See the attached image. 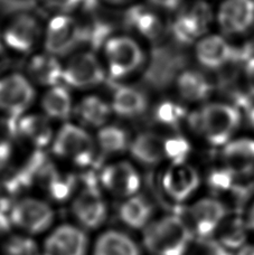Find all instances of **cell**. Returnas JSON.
<instances>
[{"mask_svg":"<svg viewBox=\"0 0 254 255\" xmlns=\"http://www.w3.org/2000/svg\"><path fill=\"white\" fill-rule=\"evenodd\" d=\"M186 124L193 133L206 144L223 148L232 140L242 125V113L233 103L206 102L188 113Z\"/></svg>","mask_w":254,"mask_h":255,"instance_id":"obj_1","label":"cell"},{"mask_svg":"<svg viewBox=\"0 0 254 255\" xmlns=\"http://www.w3.org/2000/svg\"><path fill=\"white\" fill-rule=\"evenodd\" d=\"M194 241L187 223L178 214L153 218L142 232L143 247L151 255H190Z\"/></svg>","mask_w":254,"mask_h":255,"instance_id":"obj_2","label":"cell"},{"mask_svg":"<svg viewBox=\"0 0 254 255\" xmlns=\"http://www.w3.org/2000/svg\"><path fill=\"white\" fill-rule=\"evenodd\" d=\"M230 214L225 200L210 194L195 198L186 205L185 214L181 216L192 231L194 239L205 243L214 239Z\"/></svg>","mask_w":254,"mask_h":255,"instance_id":"obj_3","label":"cell"},{"mask_svg":"<svg viewBox=\"0 0 254 255\" xmlns=\"http://www.w3.org/2000/svg\"><path fill=\"white\" fill-rule=\"evenodd\" d=\"M165 198L176 206H186L195 198L203 185L202 174L192 163H169L159 179Z\"/></svg>","mask_w":254,"mask_h":255,"instance_id":"obj_4","label":"cell"},{"mask_svg":"<svg viewBox=\"0 0 254 255\" xmlns=\"http://www.w3.org/2000/svg\"><path fill=\"white\" fill-rule=\"evenodd\" d=\"M214 19L210 4L204 0H195L179 11L172 21V37L181 45L195 44L207 34Z\"/></svg>","mask_w":254,"mask_h":255,"instance_id":"obj_5","label":"cell"},{"mask_svg":"<svg viewBox=\"0 0 254 255\" xmlns=\"http://www.w3.org/2000/svg\"><path fill=\"white\" fill-rule=\"evenodd\" d=\"M104 55L110 76L116 80L132 74L144 62V53L141 46L134 39L127 36H117L106 40Z\"/></svg>","mask_w":254,"mask_h":255,"instance_id":"obj_6","label":"cell"},{"mask_svg":"<svg viewBox=\"0 0 254 255\" xmlns=\"http://www.w3.org/2000/svg\"><path fill=\"white\" fill-rule=\"evenodd\" d=\"M94 141L82 128L67 124L63 126L53 141V151L75 165L89 166L94 157Z\"/></svg>","mask_w":254,"mask_h":255,"instance_id":"obj_7","label":"cell"},{"mask_svg":"<svg viewBox=\"0 0 254 255\" xmlns=\"http://www.w3.org/2000/svg\"><path fill=\"white\" fill-rule=\"evenodd\" d=\"M84 42L83 27L67 13H60L48 22L45 33V47L53 56H62Z\"/></svg>","mask_w":254,"mask_h":255,"instance_id":"obj_8","label":"cell"},{"mask_svg":"<svg viewBox=\"0 0 254 255\" xmlns=\"http://www.w3.org/2000/svg\"><path fill=\"white\" fill-rule=\"evenodd\" d=\"M12 225L29 234L48 230L54 221V211L47 203L37 198H24L12 205Z\"/></svg>","mask_w":254,"mask_h":255,"instance_id":"obj_9","label":"cell"},{"mask_svg":"<svg viewBox=\"0 0 254 255\" xmlns=\"http://www.w3.org/2000/svg\"><path fill=\"white\" fill-rule=\"evenodd\" d=\"M215 19L223 35L246 34L254 26V0H223Z\"/></svg>","mask_w":254,"mask_h":255,"instance_id":"obj_10","label":"cell"},{"mask_svg":"<svg viewBox=\"0 0 254 255\" xmlns=\"http://www.w3.org/2000/svg\"><path fill=\"white\" fill-rule=\"evenodd\" d=\"M35 91L25 76L10 74L0 77V110L10 118H19L34 101Z\"/></svg>","mask_w":254,"mask_h":255,"instance_id":"obj_11","label":"cell"},{"mask_svg":"<svg viewBox=\"0 0 254 255\" xmlns=\"http://www.w3.org/2000/svg\"><path fill=\"white\" fill-rule=\"evenodd\" d=\"M72 212L80 224L86 229H98L106 222L107 204L97 185L86 180L84 188L72 203Z\"/></svg>","mask_w":254,"mask_h":255,"instance_id":"obj_12","label":"cell"},{"mask_svg":"<svg viewBox=\"0 0 254 255\" xmlns=\"http://www.w3.org/2000/svg\"><path fill=\"white\" fill-rule=\"evenodd\" d=\"M104 71L94 54L82 52L75 54L63 68V80L76 89H88L101 84Z\"/></svg>","mask_w":254,"mask_h":255,"instance_id":"obj_13","label":"cell"},{"mask_svg":"<svg viewBox=\"0 0 254 255\" xmlns=\"http://www.w3.org/2000/svg\"><path fill=\"white\" fill-rule=\"evenodd\" d=\"M194 57L202 67L216 71L237 57V52L224 36L206 34L194 44Z\"/></svg>","mask_w":254,"mask_h":255,"instance_id":"obj_14","label":"cell"},{"mask_svg":"<svg viewBox=\"0 0 254 255\" xmlns=\"http://www.w3.org/2000/svg\"><path fill=\"white\" fill-rule=\"evenodd\" d=\"M100 180L109 193L126 199L137 195L141 187V177L138 170L127 161L107 166L101 172Z\"/></svg>","mask_w":254,"mask_h":255,"instance_id":"obj_15","label":"cell"},{"mask_svg":"<svg viewBox=\"0 0 254 255\" xmlns=\"http://www.w3.org/2000/svg\"><path fill=\"white\" fill-rule=\"evenodd\" d=\"M89 240L85 232L74 225L58 226L45 240L43 255H86Z\"/></svg>","mask_w":254,"mask_h":255,"instance_id":"obj_16","label":"cell"},{"mask_svg":"<svg viewBox=\"0 0 254 255\" xmlns=\"http://www.w3.org/2000/svg\"><path fill=\"white\" fill-rule=\"evenodd\" d=\"M222 163L230 168L240 179L254 175V138L234 136L222 148Z\"/></svg>","mask_w":254,"mask_h":255,"instance_id":"obj_17","label":"cell"},{"mask_svg":"<svg viewBox=\"0 0 254 255\" xmlns=\"http://www.w3.org/2000/svg\"><path fill=\"white\" fill-rule=\"evenodd\" d=\"M40 37V25L30 13H18L9 21L3 31V40L9 48L27 53L33 49Z\"/></svg>","mask_w":254,"mask_h":255,"instance_id":"obj_18","label":"cell"},{"mask_svg":"<svg viewBox=\"0 0 254 255\" xmlns=\"http://www.w3.org/2000/svg\"><path fill=\"white\" fill-rule=\"evenodd\" d=\"M175 89L181 101L196 104L208 100L214 91V85L201 71L187 68L176 76Z\"/></svg>","mask_w":254,"mask_h":255,"instance_id":"obj_19","label":"cell"},{"mask_svg":"<svg viewBox=\"0 0 254 255\" xmlns=\"http://www.w3.org/2000/svg\"><path fill=\"white\" fill-rule=\"evenodd\" d=\"M251 240L252 236L242 214L231 213L211 241L229 254L237 255Z\"/></svg>","mask_w":254,"mask_h":255,"instance_id":"obj_20","label":"cell"},{"mask_svg":"<svg viewBox=\"0 0 254 255\" xmlns=\"http://www.w3.org/2000/svg\"><path fill=\"white\" fill-rule=\"evenodd\" d=\"M135 160L147 166H155L165 160V138L155 132H142L129 145Z\"/></svg>","mask_w":254,"mask_h":255,"instance_id":"obj_21","label":"cell"},{"mask_svg":"<svg viewBox=\"0 0 254 255\" xmlns=\"http://www.w3.org/2000/svg\"><path fill=\"white\" fill-rule=\"evenodd\" d=\"M155 209L151 202L141 195L127 198L119 209L121 222L130 229L144 230L153 221Z\"/></svg>","mask_w":254,"mask_h":255,"instance_id":"obj_22","label":"cell"},{"mask_svg":"<svg viewBox=\"0 0 254 255\" xmlns=\"http://www.w3.org/2000/svg\"><path fill=\"white\" fill-rule=\"evenodd\" d=\"M127 25L149 40H158L165 31L164 21L151 9L135 6L126 15Z\"/></svg>","mask_w":254,"mask_h":255,"instance_id":"obj_23","label":"cell"},{"mask_svg":"<svg viewBox=\"0 0 254 255\" xmlns=\"http://www.w3.org/2000/svg\"><path fill=\"white\" fill-rule=\"evenodd\" d=\"M93 255H142V252L139 244L128 234L111 230L99 236Z\"/></svg>","mask_w":254,"mask_h":255,"instance_id":"obj_24","label":"cell"},{"mask_svg":"<svg viewBox=\"0 0 254 255\" xmlns=\"http://www.w3.org/2000/svg\"><path fill=\"white\" fill-rule=\"evenodd\" d=\"M148 108V99L142 91L120 86L113 94L111 109L118 116L125 118H135L146 112Z\"/></svg>","mask_w":254,"mask_h":255,"instance_id":"obj_25","label":"cell"},{"mask_svg":"<svg viewBox=\"0 0 254 255\" xmlns=\"http://www.w3.org/2000/svg\"><path fill=\"white\" fill-rule=\"evenodd\" d=\"M16 131L35 147L42 148L53 140V130L46 117L29 115L16 122Z\"/></svg>","mask_w":254,"mask_h":255,"instance_id":"obj_26","label":"cell"},{"mask_svg":"<svg viewBox=\"0 0 254 255\" xmlns=\"http://www.w3.org/2000/svg\"><path fill=\"white\" fill-rule=\"evenodd\" d=\"M28 73L36 83L51 88L63 80V67L51 54H39L31 58L28 64Z\"/></svg>","mask_w":254,"mask_h":255,"instance_id":"obj_27","label":"cell"},{"mask_svg":"<svg viewBox=\"0 0 254 255\" xmlns=\"http://www.w3.org/2000/svg\"><path fill=\"white\" fill-rule=\"evenodd\" d=\"M42 108L51 119L66 120L72 112V98L64 86H53L42 99Z\"/></svg>","mask_w":254,"mask_h":255,"instance_id":"obj_28","label":"cell"},{"mask_svg":"<svg viewBox=\"0 0 254 255\" xmlns=\"http://www.w3.org/2000/svg\"><path fill=\"white\" fill-rule=\"evenodd\" d=\"M111 111V107L95 95L84 98L76 108L81 121L91 127L103 126L110 117Z\"/></svg>","mask_w":254,"mask_h":255,"instance_id":"obj_29","label":"cell"},{"mask_svg":"<svg viewBox=\"0 0 254 255\" xmlns=\"http://www.w3.org/2000/svg\"><path fill=\"white\" fill-rule=\"evenodd\" d=\"M205 183L211 190V195L222 198L224 195L233 194L238 189L240 179L230 168L221 163L207 172Z\"/></svg>","mask_w":254,"mask_h":255,"instance_id":"obj_30","label":"cell"},{"mask_svg":"<svg viewBox=\"0 0 254 255\" xmlns=\"http://www.w3.org/2000/svg\"><path fill=\"white\" fill-rule=\"evenodd\" d=\"M188 113L184 104L172 100H165L156 107L153 116L159 125L170 129H178L181 124L187 121Z\"/></svg>","mask_w":254,"mask_h":255,"instance_id":"obj_31","label":"cell"},{"mask_svg":"<svg viewBox=\"0 0 254 255\" xmlns=\"http://www.w3.org/2000/svg\"><path fill=\"white\" fill-rule=\"evenodd\" d=\"M98 143L104 153H118L129 147L127 132L119 127H103L98 133Z\"/></svg>","mask_w":254,"mask_h":255,"instance_id":"obj_32","label":"cell"},{"mask_svg":"<svg viewBox=\"0 0 254 255\" xmlns=\"http://www.w3.org/2000/svg\"><path fill=\"white\" fill-rule=\"evenodd\" d=\"M192 152V144L184 135L175 134L165 138V156L169 163L186 162Z\"/></svg>","mask_w":254,"mask_h":255,"instance_id":"obj_33","label":"cell"},{"mask_svg":"<svg viewBox=\"0 0 254 255\" xmlns=\"http://www.w3.org/2000/svg\"><path fill=\"white\" fill-rule=\"evenodd\" d=\"M4 255H40L35 241L27 236H12L3 247Z\"/></svg>","mask_w":254,"mask_h":255,"instance_id":"obj_34","label":"cell"},{"mask_svg":"<svg viewBox=\"0 0 254 255\" xmlns=\"http://www.w3.org/2000/svg\"><path fill=\"white\" fill-rule=\"evenodd\" d=\"M36 4V0H0V11L3 13H22L30 10Z\"/></svg>","mask_w":254,"mask_h":255,"instance_id":"obj_35","label":"cell"},{"mask_svg":"<svg viewBox=\"0 0 254 255\" xmlns=\"http://www.w3.org/2000/svg\"><path fill=\"white\" fill-rule=\"evenodd\" d=\"M242 79L248 99H254V56L248 58L244 64Z\"/></svg>","mask_w":254,"mask_h":255,"instance_id":"obj_36","label":"cell"},{"mask_svg":"<svg viewBox=\"0 0 254 255\" xmlns=\"http://www.w3.org/2000/svg\"><path fill=\"white\" fill-rule=\"evenodd\" d=\"M40 1L52 10L66 13L79 7L82 0H40Z\"/></svg>","mask_w":254,"mask_h":255,"instance_id":"obj_37","label":"cell"},{"mask_svg":"<svg viewBox=\"0 0 254 255\" xmlns=\"http://www.w3.org/2000/svg\"><path fill=\"white\" fill-rule=\"evenodd\" d=\"M242 216L244 218V221H246V224L249 231H250L252 239H254V195L248 202L247 206L242 213Z\"/></svg>","mask_w":254,"mask_h":255,"instance_id":"obj_38","label":"cell"},{"mask_svg":"<svg viewBox=\"0 0 254 255\" xmlns=\"http://www.w3.org/2000/svg\"><path fill=\"white\" fill-rule=\"evenodd\" d=\"M11 156V145L8 140L0 138V169L7 165Z\"/></svg>","mask_w":254,"mask_h":255,"instance_id":"obj_39","label":"cell"},{"mask_svg":"<svg viewBox=\"0 0 254 255\" xmlns=\"http://www.w3.org/2000/svg\"><path fill=\"white\" fill-rule=\"evenodd\" d=\"M153 6L164 10H175L179 7L181 0H149Z\"/></svg>","mask_w":254,"mask_h":255,"instance_id":"obj_40","label":"cell"},{"mask_svg":"<svg viewBox=\"0 0 254 255\" xmlns=\"http://www.w3.org/2000/svg\"><path fill=\"white\" fill-rule=\"evenodd\" d=\"M237 255H254V239H252Z\"/></svg>","mask_w":254,"mask_h":255,"instance_id":"obj_41","label":"cell"},{"mask_svg":"<svg viewBox=\"0 0 254 255\" xmlns=\"http://www.w3.org/2000/svg\"><path fill=\"white\" fill-rule=\"evenodd\" d=\"M6 63H7L6 54H4V51H3V48L1 46V44H0V71H1L2 68L4 67Z\"/></svg>","mask_w":254,"mask_h":255,"instance_id":"obj_42","label":"cell"},{"mask_svg":"<svg viewBox=\"0 0 254 255\" xmlns=\"http://www.w3.org/2000/svg\"><path fill=\"white\" fill-rule=\"evenodd\" d=\"M248 119L249 124H250L251 128L254 130V106H251L248 110Z\"/></svg>","mask_w":254,"mask_h":255,"instance_id":"obj_43","label":"cell"},{"mask_svg":"<svg viewBox=\"0 0 254 255\" xmlns=\"http://www.w3.org/2000/svg\"><path fill=\"white\" fill-rule=\"evenodd\" d=\"M103 1H107L109 3H122L128 1V0H103Z\"/></svg>","mask_w":254,"mask_h":255,"instance_id":"obj_44","label":"cell"}]
</instances>
